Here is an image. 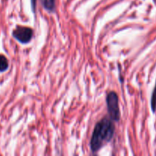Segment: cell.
<instances>
[{
	"label": "cell",
	"instance_id": "6da1fadb",
	"mask_svg": "<svg viewBox=\"0 0 156 156\" xmlns=\"http://www.w3.org/2000/svg\"><path fill=\"white\" fill-rule=\"evenodd\" d=\"M114 129L115 127L112 120L105 117L100 120L94 127L90 142L91 152H98L105 143L111 141L114 134Z\"/></svg>",
	"mask_w": 156,
	"mask_h": 156
},
{
	"label": "cell",
	"instance_id": "7a4b0ae2",
	"mask_svg": "<svg viewBox=\"0 0 156 156\" xmlns=\"http://www.w3.org/2000/svg\"><path fill=\"white\" fill-rule=\"evenodd\" d=\"M107 105L108 111L111 120L113 121H118L120 117V108H119L118 96L114 91H111L107 95Z\"/></svg>",
	"mask_w": 156,
	"mask_h": 156
},
{
	"label": "cell",
	"instance_id": "3957f363",
	"mask_svg": "<svg viewBox=\"0 0 156 156\" xmlns=\"http://www.w3.org/2000/svg\"><path fill=\"white\" fill-rule=\"evenodd\" d=\"M13 37L19 42L22 44H27L30 42L33 37V30L30 27H22V26H18L14 30Z\"/></svg>",
	"mask_w": 156,
	"mask_h": 156
},
{
	"label": "cell",
	"instance_id": "277c9868",
	"mask_svg": "<svg viewBox=\"0 0 156 156\" xmlns=\"http://www.w3.org/2000/svg\"><path fill=\"white\" fill-rule=\"evenodd\" d=\"M43 6L47 11L53 12L56 9V0H41Z\"/></svg>",
	"mask_w": 156,
	"mask_h": 156
},
{
	"label": "cell",
	"instance_id": "5b68a950",
	"mask_svg": "<svg viewBox=\"0 0 156 156\" xmlns=\"http://www.w3.org/2000/svg\"><path fill=\"white\" fill-rule=\"evenodd\" d=\"M9 68V62L7 58L3 55H0V72L5 71Z\"/></svg>",
	"mask_w": 156,
	"mask_h": 156
},
{
	"label": "cell",
	"instance_id": "8992f818",
	"mask_svg": "<svg viewBox=\"0 0 156 156\" xmlns=\"http://www.w3.org/2000/svg\"><path fill=\"white\" fill-rule=\"evenodd\" d=\"M151 107H152V111L155 113L156 110V85L155 88H154L153 92H152V99H151Z\"/></svg>",
	"mask_w": 156,
	"mask_h": 156
},
{
	"label": "cell",
	"instance_id": "52a82bcc",
	"mask_svg": "<svg viewBox=\"0 0 156 156\" xmlns=\"http://www.w3.org/2000/svg\"><path fill=\"white\" fill-rule=\"evenodd\" d=\"M36 1L37 0H31V6L34 12L35 9H36Z\"/></svg>",
	"mask_w": 156,
	"mask_h": 156
},
{
	"label": "cell",
	"instance_id": "ba28073f",
	"mask_svg": "<svg viewBox=\"0 0 156 156\" xmlns=\"http://www.w3.org/2000/svg\"><path fill=\"white\" fill-rule=\"evenodd\" d=\"M153 1H154V2H155V4H156V0H153Z\"/></svg>",
	"mask_w": 156,
	"mask_h": 156
}]
</instances>
